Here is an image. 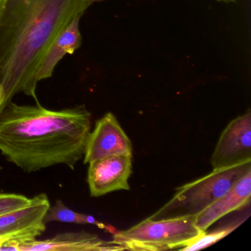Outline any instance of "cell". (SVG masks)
Here are the masks:
<instances>
[{"mask_svg": "<svg viewBox=\"0 0 251 251\" xmlns=\"http://www.w3.org/2000/svg\"><path fill=\"white\" fill-rule=\"evenodd\" d=\"M90 0H5L0 7V113L23 93L39 103L38 72L59 33Z\"/></svg>", "mask_w": 251, "mask_h": 251, "instance_id": "6da1fadb", "label": "cell"}, {"mask_svg": "<svg viewBox=\"0 0 251 251\" xmlns=\"http://www.w3.org/2000/svg\"><path fill=\"white\" fill-rule=\"evenodd\" d=\"M91 129L92 114L84 105L54 111L11 102L0 113V152L27 173L58 164L73 170Z\"/></svg>", "mask_w": 251, "mask_h": 251, "instance_id": "7a4b0ae2", "label": "cell"}, {"mask_svg": "<svg viewBox=\"0 0 251 251\" xmlns=\"http://www.w3.org/2000/svg\"><path fill=\"white\" fill-rule=\"evenodd\" d=\"M251 171V161L211 173L179 186L167 203L150 216L158 220L195 216L227 193L244 176Z\"/></svg>", "mask_w": 251, "mask_h": 251, "instance_id": "3957f363", "label": "cell"}, {"mask_svg": "<svg viewBox=\"0 0 251 251\" xmlns=\"http://www.w3.org/2000/svg\"><path fill=\"white\" fill-rule=\"evenodd\" d=\"M202 233L195 226V216L147 218L127 230H116L112 241L130 251L180 250Z\"/></svg>", "mask_w": 251, "mask_h": 251, "instance_id": "277c9868", "label": "cell"}, {"mask_svg": "<svg viewBox=\"0 0 251 251\" xmlns=\"http://www.w3.org/2000/svg\"><path fill=\"white\" fill-rule=\"evenodd\" d=\"M50 206L42 193L31 198L23 208L0 215V251H15V242L36 239L46 230L44 217Z\"/></svg>", "mask_w": 251, "mask_h": 251, "instance_id": "5b68a950", "label": "cell"}, {"mask_svg": "<svg viewBox=\"0 0 251 251\" xmlns=\"http://www.w3.org/2000/svg\"><path fill=\"white\" fill-rule=\"evenodd\" d=\"M251 161V111L232 120L220 135L210 163L213 170Z\"/></svg>", "mask_w": 251, "mask_h": 251, "instance_id": "8992f818", "label": "cell"}, {"mask_svg": "<svg viewBox=\"0 0 251 251\" xmlns=\"http://www.w3.org/2000/svg\"><path fill=\"white\" fill-rule=\"evenodd\" d=\"M133 147L117 117L107 113L96 122L85 149L84 164L115 155H132Z\"/></svg>", "mask_w": 251, "mask_h": 251, "instance_id": "52a82bcc", "label": "cell"}, {"mask_svg": "<svg viewBox=\"0 0 251 251\" xmlns=\"http://www.w3.org/2000/svg\"><path fill=\"white\" fill-rule=\"evenodd\" d=\"M87 182L91 196L100 197L120 190H129L132 155H115L89 163Z\"/></svg>", "mask_w": 251, "mask_h": 251, "instance_id": "ba28073f", "label": "cell"}, {"mask_svg": "<svg viewBox=\"0 0 251 251\" xmlns=\"http://www.w3.org/2000/svg\"><path fill=\"white\" fill-rule=\"evenodd\" d=\"M124 247L113 241H106L87 232L58 233L50 239H33L20 242L18 251H124Z\"/></svg>", "mask_w": 251, "mask_h": 251, "instance_id": "9c48e42d", "label": "cell"}, {"mask_svg": "<svg viewBox=\"0 0 251 251\" xmlns=\"http://www.w3.org/2000/svg\"><path fill=\"white\" fill-rule=\"evenodd\" d=\"M251 197V171H250L227 193L198 214L195 217V226L201 231H205L222 217L249 205Z\"/></svg>", "mask_w": 251, "mask_h": 251, "instance_id": "30bf717a", "label": "cell"}, {"mask_svg": "<svg viewBox=\"0 0 251 251\" xmlns=\"http://www.w3.org/2000/svg\"><path fill=\"white\" fill-rule=\"evenodd\" d=\"M81 17L75 18L55 39L42 60L38 72L37 80L40 82L52 77L55 67L66 55H73L82 44L80 31Z\"/></svg>", "mask_w": 251, "mask_h": 251, "instance_id": "8fae6325", "label": "cell"}, {"mask_svg": "<svg viewBox=\"0 0 251 251\" xmlns=\"http://www.w3.org/2000/svg\"><path fill=\"white\" fill-rule=\"evenodd\" d=\"M45 224L50 222H60L64 223H74L80 225H94L99 228L107 230L113 234L117 229L111 226H107L97 220L93 216L75 212L67 207L61 200H58L55 205L50 206L44 217Z\"/></svg>", "mask_w": 251, "mask_h": 251, "instance_id": "7c38bea8", "label": "cell"}, {"mask_svg": "<svg viewBox=\"0 0 251 251\" xmlns=\"http://www.w3.org/2000/svg\"><path fill=\"white\" fill-rule=\"evenodd\" d=\"M243 220H238L236 222H232L229 224L226 225L224 227H220L217 230H212L211 232L205 231L202 232L199 236L192 239L190 242L186 245L184 248H181L180 251H198V250L202 249V248H207L213 244L220 241V239H223L226 236L231 233L234 230L236 227H239L242 223Z\"/></svg>", "mask_w": 251, "mask_h": 251, "instance_id": "4fadbf2b", "label": "cell"}, {"mask_svg": "<svg viewBox=\"0 0 251 251\" xmlns=\"http://www.w3.org/2000/svg\"><path fill=\"white\" fill-rule=\"evenodd\" d=\"M31 198L16 194H0V215L23 208L30 203Z\"/></svg>", "mask_w": 251, "mask_h": 251, "instance_id": "5bb4252c", "label": "cell"}, {"mask_svg": "<svg viewBox=\"0 0 251 251\" xmlns=\"http://www.w3.org/2000/svg\"><path fill=\"white\" fill-rule=\"evenodd\" d=\"M218 2H223L225 3H235L236 2V0H217Z\"/></svg>", "mask_w": 251, "mask_h": 251, "instance_id": "9a60e30c", "label": "cell"}, {"mask_svg": "<svg viewBox=\"0 0 251 251\" xmlns=\"http://www.w3.org/2000/svg\"><path fill=\"white\" fill-rule=\"evenodd\" d=\"M102 1H106V0H90L91 3L92 4L94 3V2H102Z\"/></svg>", "mask_w": 251, "mask_h": 251, "instance_id": "2e32d148", "label": "cell"}, {"mask_svg": "<svg viewBox=\"0 0 251 251\" xmlns=\"http://www.w3.org/2000/svg\"><path fill=\"white\" fill-rule=\"evenodd\" d=\"M4 1H5V0H0V7L2 6V4H3Z\"/></svg>", "mask_w": 251, "mask_h": 251, "instance_id": "e0dca14e", "label": "cell"}]
</instances>
